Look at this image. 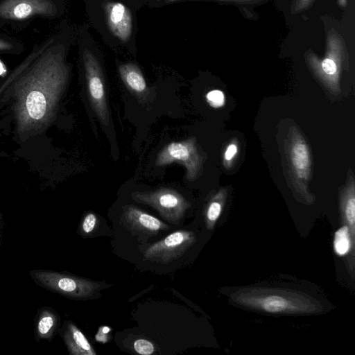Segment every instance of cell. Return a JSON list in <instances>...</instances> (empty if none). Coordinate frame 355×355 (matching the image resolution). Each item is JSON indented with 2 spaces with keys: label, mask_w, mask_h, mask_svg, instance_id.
<instances>
[{
  "label": "cell",
  "mask_w": 355,
  "mask_h": 355,
  "mask_svg": "<svg viewBox=\"0 0 355 355\" xmlns=\"http://www.w3.org/2000/svg\"><path fill=\"white\" fill-rule=\"evenodd\" d=\"M12 47L11 44L0 38V50H7Z\"/></svg>",
  "instance_id": "d4e9b609"
},
{
  "label": "cell",
  "mask_w": 355,
  "mask_h": 355,
  "mask_svg": "<svg viewBox=\"0 0 355 355\" xmlns=\"http://www.w3.org/2000/svg\"><path fill=\"white\" fill-rule=\"evenodd\" d=\"M119 73L127 89L139 98L147 96L148 87L146 79L137 64L133 62L121 64Z\"/></svg>",
  "instance_id": "7c38bea8"
},
{
  "label": "cell",
  "mask_w": 355,
  "mask_h": 355,
  "mask_svg": "<svg viewBox=\"0 0 355 355\" xmlns=\"http://www.w3.org/2000/svg\"><path fill=\"white\" fill-rule=\"evenodd\" d=\"M83 57L90 103L101 123L107 125L110 115L101 66L88 49L84 51Z\"/></svg>",
  "instance_id": "52a82bcc"
},
{
  "label": "cell",
  "mask_w": 355,
  "mask_h": 355,
  "mask_svg": "<svg viewBox=\"0 0 355 355\" xmlns=\"http://www.w3.org/2000/svg\"><path fill=\"white\" fill-rule=\"evenodd\" d=\"M314 0H293L292 11L294 13L301 12L310 7Z\"/></svg>",
  "instance_id": "603a6c76"
},
{
  "label": "cell",
  "mask_w": 355,
  "mask_h": 355,
  "mask_svg": "<svg viewBox=\"0 0 355 355\" xmlns=\"http://www.w3.org/2000/svg\"><path fill=\"white\" fill-rule=\"evenodd\" d=\"M315 77L335 95L340 92V78L344 65L348 64L345 46L342 37L334 30L328 34L324 56L320 59L314 53L306 56Z\"/></svg>",
  "instance_id": "3957f363"
},
{
  "label": "cell",
  "mask_w": 355,
  "mask_h": 355,
  "mask_svg": "<svg viewBox=\"0 0 355 355\" xmlns=\"http://www.w3.org/2000/svg\"><path fill=\"white\" fill-rule=\"evenodd\" d=\"M338 3L340 6H345L347 5V0H338Z\"/></svg>",
  "instance_id": "484cf974"
},
{
  "label": "cell",
  "mask_w": 355,
  "mask_h": 355,
  "mask_svg": "<svg viewBox=\"0 0 355 355\" xmlns=\"http://www.w3.org/2000/svg\"><path fill=\"white\" fill-rule=\"evenodd\" d=\"M227 196V191L222 188L209 200L205 209V223L208 230H212L220 217Z\"/></svg>",
  "instance_id": "9a60e30c"
},
{
  "label": "cell",
  "mask_w": 355,
  "mask_h": 355,
  "mask_svg": "<svg viewBox=\"0 0 355 355\" xmlns=\"http://www.w3.org/2000/svg\"><path fill=\"white\" fill-rule=\"evenodd\" d=\"M186 1H191V0H164V2L166 3H173ZM215 1H225L227 2L237 3L239 4H249V3H254L261 1L262 0H215Z\"/></svg>",
  "instance_id": "cb8c5ba5"
},
{
  "label": "cell",
  "mask_w": 355,
  "mask_h": 355,
  "mask_svg": "<svg viewBox=\"0 0 355 355\" xmlns=\"http://www.w3.org/2000/svg\"><path fill=\"white\" fill-rule=\"evenodd\" d=\"M103 11L110 32L121 42H128L132 33L130 10L121 2L105 1L103 3Z\"/></svg>",
  "instance_id": "30bf717a"
},
{
  "label": "cell",
  "mask_w": 355,
  "mask_h": 355,
  "mask_svg": "<svg viewBox=\"0 0 355 355\" xmlns=\"http://www.w3.org/2000/svg\"><path fill=\"white\" fill-rule=\"evenodd\" d=\"M239 153V141L236 139L230 140L223 153V164L226 169H230L234 163Z\"/></svg>",
  "instance_id": "d6986e66"
},
{
  "label": "cell",
  "mask_w": 355,
  "mask_h": 355,
  "mask_svg": "<svg viewBox=\"0 0 355 355\" xmlns=\"http://www.w3.org/2000/svg\"><path fill=\"white\" fill-rule=\"evenodd\" d=\"M121 221L130 231L148 236L170 229L159 219L132 205L123 207Z\"/></svg>",
  "instance_id": "8fae6325"
},
{
  "label": "cell",
  "mask_w": 355,
  "mask_h": 355,
  "mask_svg": "<svg viewBox=\"0 0 355 355\" xmlns=\"http://www.w3.org/2000/svg\"><path fill=\"white\" fill-rule=\"evenodd\" d=\"M205 98L208 104L214 108H219L225 104V95L220 90L209 91Z\"/></svg>",
  "instance_id": "7402d4cb"
},
{
  "label": "cell",
  "mask_w": 355,
  "mask_h": 355,
  "mask_svg": "<svg viewBox=\"0 0 355 355\" xmlns=\"http://www.w3.org/2000/svg\"><path fill=\"white\" fill-rule=\"evenodd\" d=\"M64 340L72 355H96L93 347L84 334L72 322L67 324Z\"/></svg>",
  "instance_id": "5bb4252c"
},
{
  "label": "cell",
  "mask_w": 355,
  "mask_h": 355,
  "mask_svg": "<svg viewBox=\"0 0 355 355\" xmlns=\"http://www.w3.org/2000/svg\"><path fill=\"white\" fill-rule=\"evenodd\" d=\"M354 242V240L351 236L348 226L344 224L334 234V251L338 256H345L352 250Z\"/></svg>",
  "instance_id": "2e32d148"
},
{
  "label": "cell",
  "mask_w": 355,
  "mask_h": 355,
  "mask_svg": "<svg viewBox=\"0 0 355 355\" xmlns=\"http://www.w3.org/2000/svg\"><path fill=\"white\" fill-rule=\"evenodd\" d=\"M57 324L55 315L48 311H43L37 325V334L40 338H49L53 332Z\"/></svg>",
  "instance_id": "ac0fdd59"
},
{
  "label": "cell",
  "mask_w": 355,
  "mask_h": 355,
  "mask_svg": "<svg viewBox=\"0 0 355 355\" xmlns=\"http://www.w3.org/2000/svg\"><path fill=\"white\" fill-rule=\"evenodd\" d=\"M98 225V219L96 215L93 212L87 213L83 218L80 229L81 234L85 236H91Z\"/></svg>",
  "instance_id": "ffe728a7"
},
{
  "label": "cell",
  "mask_w": 355,
  "mask_h": 355,
  "mask_svg": "<svg viewBox=\"0 0 355 355\" xmlns=\"http://www.w3.org/2000/svg\"><path fill=\"white\" fill-rule=\"evenodd\" d=\"M5 68L3 63L0 61V75H2L5 72Z\"/></svg>",
  "instance_id": "4316f807"
},
{
  "label": "cell",
  "mask_w": 355,
  "mask_h": 355,
  "mask_svg": "<svg viewBox=\"0 0 355 355\" xmlns=\"http://www.w3.org/2000/svg\"><path fill=\"white\" fill-rule=\"evenodd\" d=\"M135 351L141 355H150L155 353V347L154 344L146 339L139 338L133 344Z\"/></svg>",
  "instance_id": "44dd1931"
},
{
  "label": "cell",
  "mask_w": 355,
  "mask_h": 355,
  "mask_svg": "<svg viewBox=\"0 0 355 355\" xmlns=\"http://www.w3.org/2000/svg\"><path fill=\"white\" fill-rule=\"evenodd\" d=\"M196 241L191 231L178 230L150 245L144 253L145 260L162 264L181 257Z\"/></svg>",
  "instance_id": "ba28073f"
},
{
  "label": "cell",
  "mask_w": 355,
  "mask_h": 355,
  "mask_svg": "<svg viewBox=\"0 0 355 355\" xmlns=\"http://www.w3.org/2000/svg\"><path fill=\"white\" fill-rule=\"evenodd\" d=\"M284 155L289 178L295 190L307 202L313 198L309 191L308 183L312 175V157L309 146L299 129L290 127L284 143Z\"/></svg>",
  "instance_id": "7a4b0ae2"
},
{
  "label": "cell",
  "mask_w": 355,
  "mask_h": 355,
  "mask_svg": "<svg viewBox=\"0 0 355 355\" xmlns=\"http://www.w3.org/2000/svg\"><path fill=\"white\" fill-rule=\"evenodd\" d=\"M340 207L344 224L349 230L354 240L355 233V184L353 173L348 175L346 184L340 195Z\"/></svg>",
  "instance_id": "4fadbf2b"
},
{
  "label": "cell",
  "mask_w": 355,
  "mask_h": 355,
  "mask_svg": "<svg viewBox=\"0 0 355 355\" xmlns=\"http://www.w3.org/2000/svg\"><path fill=\"white\" fill-rule=\"evenodd\" d=\"M26 107L29 115L34 119H40L46 111V100L40 92L33 91L27 97Z\"/></svg>",
  "instance_id": "e0dca14e"
},
{
  "label": "cell",
  "mask_w": 355,
  "mask_h": 355,
  "mask_svg": "<svg viewBox=\"0 0 355 355\" xmlns=\"http://www.w3.org/2000/svg\"><path fill=\"white\" fill-rule=\"evenodd\" d=\"M231 297L238 304L269 313H314L322 310L315 299L290 290L244 288L232 293Z\"/></svg>",
  "instance_id": "6da1fadb"
},
{
  "label": "cell",
  "mask_w": 355,
  "mask_h": 355,
  "mask_svg": "<svg viewBox=\"0 0 355 355\" xmlns=\"http://www.w3.org/2000/svg\"><path fill=\"white\" fill-rule=\"evenodd\" d=\"M202 160L196 139L190 137L166 145L157 155L155 165L164 166L173 163L180 164L186 169V179L194 181L199 176Z\"/></svg>",
  "instance_id": "8992f818"
},
{
  "label": "cell",
  "mask_w": 355,
  "mask_h": 355,
  "mask_svg": "<svg viewBox=\"0 0 355 355\" xmlns=\"http://www.w3.org/2000/svg\"><path fill=\"white\" fill-rule=\"evenodd\" d=\"M33 277L45 287L62 295L76 300L97 297L104 283L52 271H32Z\"/></svg>",
  "instance_id": "277c9868"
},
{
  "label": "cell",
  "mask_w": 355,
  "mask_h": 355,
  "mask_svg": "<svg viewBox=\"0 0 355 355\" xmlns=\"http://www.w3.org/2000/svg\"><path fill=\"white\" fill-rule=\"evenodd\" d=\"M132 199L153 207L165 220L175 225L180 223L190 207V203L181 193L167 187L152 191L135 192Z\"/></svg>",
  "instance_id": "5b68a950"
},
{
  "label": "cell",
  "mask_w": 355,
  "mask_h": 355,
  "mask_svg": "<svg viewBox=\"0 0 355 355\" xmlns=\"http://www.w3.org/2000/svg\"><path fill=\"white\" fill-rule=\"evenodd\" d=\"M56 9L51 0H2L0 17L6 19L24 20L37 15H54Z\"/></svg>",
  "instance_id": "9c48e42d"
}]
</instances>
